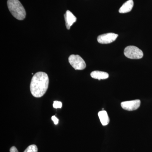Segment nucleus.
<instances>
[{
    "instance_id": "f257e3e1",
    "label": "nucleus",
    "mask_w": 152,
    "mask_h": 152,
    "mask_svg": "<svg viewBox=\"0 0 152 152\" xmlns=\"http://www.w3.org/2000/svg\"><path fill=\"white\" fill-rule=\"evenodd\" d=\"M48 76L44 72H38L33 76L30 84V91L33 96L40 98L44 96L48 88Z\"/></svg>"
},
{
    "instance_id": "f03ea898",
    "label": "nucleus",
    "mask_w": 152,
    "mask_h": 152,
    "mask_svg": "<svg viewBox=\"0 0 152 152\" xmlns=\"http://www.w3.org/2000/svg\"><path fill=\"white\" fill-rule=\"evenodd\" d=\"M7 6L11 13L15 18L22 20L26 18V10L19 0H8Z\"/></svg>"
},
{
    "instance_id": "7ed1b4c3",
    "label": "nucleus",
    "mask_w": 152,
    "mask_h": 152,
    "mask_svg": "<svg viewBox=\"0 0 152 152\" xmlns=\"http://www.w3.org/2000/svg\"><path fill=\"white\" fill-rule=\"evenodd\" d=\"M125 56L132 59H139L143 56V53L140 49L134 46H129L124 51Z\"/></svg>"
},
{
    "instance_id": "20e7f679",
    "label": "nucleus",
    "mask_w": 152,
    "mask_h": 152,
    "mask_svg": "<svg viewBox=\"0 0 152 152\" xmlns=\"http://www.w3.org/2000/svg\"><path fill=\"white\" fill-rule=\"evenodd\" d=\"M69 63L75 70H82L86 66L84 60L77 55H72L69 58Z\"/></svg>"
},
{
    "instance_id": "39448f33",
    "label": "nucleus",
    "mask_w": 152,
    "mask_h": 152,
    "mask_svg": "<svg viewBox=\"0 0 152 152\" xmlns=\"http://www.w3.org/2000/svg\"><path fill=\"white\" fill-rule=\"evenodd\" d=\"M118 36L117 34L113 33L104 34L98 37L97 41L98 42L102 44L111 43L116 39Z\"/></svg>"
},
{
    "instance_id": "423d86ee",
    "label": "nucleus",
    "mask_w": 152,
    "mask_h": 152,
    "mask_svg": "<svg viewBox=\"0 0 152 152\" xmlns=\"http://www.w3.org/2000/svg\"><path fill=\"white\" fill-rule=\"evenodd\" d=\"M140 100L137 99L122 102L121 103V106L124 110L132 111L138 109L140 105Z\"/></svg>"
},
{
    "instance_id": "0eeeda50",
    "label": "nucleus",
    "mask_w": 152,
    "mask_h": 152,
    "mask_svg": "<svg viewBox=\"0 0 152 152\" xmlns=\"http://www.w3.org/2000/svg\"><path fill=\"white\" fill-rule=\"evenodd\" d=\"M64 18L66 27L68 30H69L71 27L77 21V18L72 13V12L69 10L66 12L64 15Z\"/></svg>"
},
{
    "instance_id": "6e6552de",
    "label": "nucleus",
    "mask_w": 152,
    "mask_h": 152,
    "mask_svg": "<svg viewBox=\"0 0 152 152\" xmlns=\"http://www.w3.org/2000/svg\"><path fill=\"white\" fill-rule=\"evenodd\" d=\"M134 6V1L133 0H129L127 1L120 8L119 12L120 13H126L129 12L132 10Z\"/></svg>"
},
{
    "instance_id": "1a4fd4ad",
    "label": "nucleus",
    "mask_w": 152,
    "mask_h": 152,
    "mask_svg": "<svg viewBox=\"0 0 152 152\" xmlns=\"http://www.w3.org/2000/svg\"><path fill=\"white\" fill-rule=\"evenodd\" d=\"M91 76L93 78L97 80H104L109 77V74L105 72L101 71H95L92 72Z\"/></svg>"
},
{
    "instance_id": "9d476101",
    "label": "nucleus",
    "mask_w": 152,
    "mask_h": 152,
    "mask_svg": "<svg viewBox=\"0 0 152 152\" xmlns=\"http://www.w3.org/2000/svg\"><path fill=\"white\" fill-rule=\"evenodd\" d=\"M98 116L103 126H106L110 122V118L108 115L106 111L102 110L99 112Z\"/></svg>"
},
{
    "instance_id": "9b49d317",
    "label": "nucleus",
    "mask_w": 152,
    "mask_h": 152,
    "mask_svg": "<svg viewBox=\"0 0 152 152\" xmlns=\"http://www.w3.org/2000/svg\"><path fill=\"white\" fill-rule=\"evenodd\" d=\"M24 152H38V148L35 145H32L25 150Z\"/></svg>"
},
{
    "instance_id": "f8f14e48",
    "label": "nucleus",
    "mask_w": 152,
    "mask_h": 152,
    "mask_svg": "<svg viewBox=\"0 0 152 152\" xmlns=\"http://www.w3.org/2000/svg\"><path fill=\"white\" fill-rule=\"evenodd\" d=\"M53 107L54 108H61L62 107V103L59 101H55L53 104Z\"/></svg>"
},
{
    "instance_id": "ddd939ff",
    "label": "nucleus",
    "mask_w": 152,
    "mask_h": 152,
    "mask_svg": "<svg viewBox=\"0 0 152 152\" xmlns=\"http://www.w3.org/2000/svg\"><path fill=\"white\" fill-rule=\"evenodd\" d=\"M52 120L54 122L55 125H57L58 124L59 120L55 116L52 117Z\"/></svg>"
},
{
    "instance_id": "4468645a",
    "label": "nucleus",
    "mask_w": 152,
    "mask_h": 152,
    "mask_svg": "<svg viewBox=\"0 0 152 152\" xmlns=\"http://www.w3.org/2000/svg\"><path fill=\"white\" fill-rule=\"evenodd\" d=\"M10 152H18V151L15 147L13 146L10 149Z\"/></svg>"
}]
</instances>
